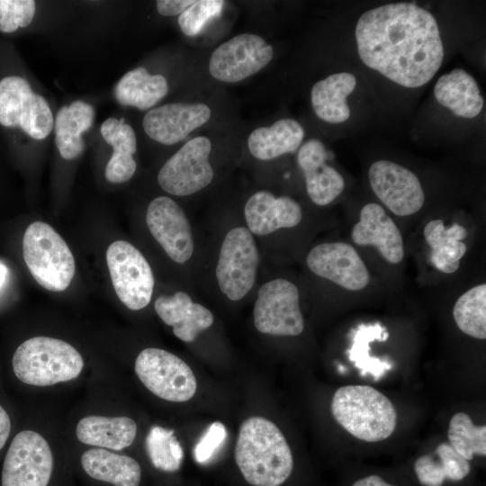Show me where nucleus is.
I'll list each match as a JSON object with an SVG mask.
<instances>
[{
    "mask_svg": "<svg viewBox=\"0 0 486 486\" xmlns=\"http://www.w3.org/2000/svg\"><path fill=\"white\" fill-rule=\"evenodd\" d=\"M273 56L272 46L262 37L241 33L215 49L209 71L219 81L236 83L259 72Z\"/></svg>",
    "mask_w": 486,
    "mask_h": 486,
    "instance_id": "ddd939ff",
    "label": "nucleus"
},
{
    "mask_svg": "<svg viewBox=\"0 0 486 486\" xmlns=\"http://www.w3.org/2000/svg\"><path fill=\"white\" fill-rule=\"evenodd\" d=\"M211 140L198 136L188 140L161 167L160 187L176 196H186L206 187L214 176L209 162Z\"/></svg>",
    "mask_w": 486,
    "mask_h": 486,
    "instance_id": "f8f14e48",
    "label": "nucleus"
},
{
    "mask_svg": "<svg viewBox=\"0 0 486 486\" xmlns=\"http://www.w3.org/2000/svg\"><path fill=\"white\" fill-rule=\"evenodd\" d=\"M146 220L149 231L172 260L183 264L192 256L191 226L174 200L166 196L153 199L148 206Z\"/></svg>",
    "mask_w": 486,
    "mask_h": 486,
    "instance_id": "dca6fc26",
    "label": "nucleus"
},
{
    "mask_svg": "<svg viewBox=\"0 0 486 486\" xmlns=\"http://www.w3.org/2000/svg\"><path fill=\"white\" fill-rule=\"evenodd\" d=\"M0 127L9 137L23 135L35 140L46 139L54 127L47 100L16 72L0 74Z\"/></svg>",
    "mask_w": 486,
    "mask_h": 486,
    "instance_id": "39448f33",
    "label": "nucleus"
},
{
    "mask_svg": "<svg viewBox=\"0 0 486 486\" xmlns=\"http://www.w3.org/2000/svg\"><path fill=\"white\" fill-rule=\"evenodd\" d=\"M304 138L302 125L293 119H281L267 127L254 130L248 140L250 153L257 159L271 160L294 153Z\"/></svg>",
    "mask_w": 486,
    "mask_h": 486,
    "instance_id": "cd10ccee",
    "label": "nucleus"
},
{
    "mask_svg": "<svg viewBox=\"0 0 486 486\" xmlns=\"http://www.w3.org/2000/svg\"><path fill=\"white\" fill-rule=\"evenodd\" d=\"M436 101L455 116L476 117L482 110L483 97L475 79L462 68L441 76L434 87Z\"/></svg>",
    "mask_w": 486,
    "mask_h": 486,
    "instance_id": "b1692460",
    "label": "nucleus"
},
{
    "mask_svg": "<svg viewBox=\"0 0 486 486\" xmlns=\"http://www.w3.org/2000/svg\"><path fill=\"white\" fill-rule=\"evenodd\" d=\"M352 486H394L389 484L378 475H369L356 481Z\"/></svg>",
    "mask_w": 486,
    "mask_h": 486,
    "instance_id": "a19ab883",
    "label": "nucleus"
},
{
    "mask_svg": "<svg viewBox=\"0 0 486 486\" xmlns=\"http://www.w3.org/2000/svg\"><path fill=\"white\" fill-rule=\"evenodd\" d=\"M155 310L174 335L184 342H193L198 334L210 328L213 315L202 304L194 302L184 292L161 295L155 302Z\"/></svg>",
    "mask_w": 486,
    "mask_h": 486,
    "instance_id": "412c9836",
    "label": "nucleus"
},
{
    "mask_svg": "<svg viewBox=\"0 0 486 486\" xmlns=\"http://www.w3.org/2000/svg\"><path fill=\"white\" fill-rule=\"evenodd\" d=\"M194 3L193 0H158L156 6L161 15L175 16L180 15Z\"/></svg>",
    "mask_w": 486,
    "mask_h": 486,
    "instance_id": "58836bf2",
    "label": "nucleus"
},
{
    "mask_svg": "<svg viewBox=\"0 0 486 486\" xmlns=\"http://www.w3.org/2000/svg\"><path fill=\"white\" fill-rule=\"evenodd\" d=\"M167 92L164 76L152 75L140 67L128 71L116 84L113 94L120 104L143 111L155 106Z\"/></svg>",
    "mask_w": 486,
    "mask_h": 486,
    "instance_id": "c756f323",
    "label": "nucleus"
},
{
    "mask_svg": "<svg viewBox=\"0 0 486 486\" xmlns=\"http://www.w3.org/2000/svg\"><path fill=\"white\" fill-rule=\"evenodd\" d=\"M418 482L423 486H442L446 479L461 481L470 471V464L449 443H441L434 453L421 455L414 464Z\"/></svg>",
    "mask_w": 486,
    "mask_h": 486,
    "instance_id": "7c9ffc66",
    "label": "nucleus"
},
{
    "mask_svg": "<svg viewBox=\"0 0 486 486\" xmlns=\"http://www.w3.org/2000/svg\"><path fill=\"white\" fill-rule=\"evenodd\" d=\"M35 14L33 0H0V32L13 34L27 28Z\"/></svg>",
    "mask_w": 486,
    "mask_h": 486,
    "instance_id": "c9c22d12",
    "label": "nucleus"
},
{
    "mask_svg": "<svg viewBox=\"0 0 486 486\" xmlns=\"http://www.w3.org/2000/svg\"><path fill=\"white\" fill-rule=\"evenodd\" d=\"M11 430V420L7 412L0 405V449L6 443Z\"/></svg>",
    "mask_w": 486,
    "mask_h": 486,
    "instance_id": "ea45409f",
    "label": "nucleus"
},
{
    "mask_svg": "<svg viewBox=\"0 0 486 486\" xmlns=\"http://www.w3.org/2000/svg\"><path fill=\"white\" fill-rule=\"evenodd\" d=\"M95 111L92 104L76 100L63 105L54 119L55 144L66 160L77 158L85 149L84 132L93 126Z\"/></svg>",
    "mask_w": 486,
    "mask_h": 486,
    "instance_id": "5701e85b",
    "label": "nucleus"
},
{
    "mask_svg": "<svg viewBox=\"0 0 486 486\" xmlns=\"http://www.w3.org/2000/svg\"><path fill=\"white\" fill-rule=\"evenodd\" d=\"M6 274H7L6 266L4 264L0 263V288L2 287V285L4 284L5 281Z\"/></svg>",
    "mask_w": 486,
    "mask_h": 486,
    "instance_id": "79ce46f5",
    "label": "nucleus"
},
{
    "mask_svg": "<svg viewBox=\"0 0 486 486\" xmlns=\"http://www.w3.org/2000/svg\"><path fill=\"white\" fill-rule=\"evenodd\" d=\"M25 264L36 282L51 292L65 291L75 274V259L65 240L49 224L35 221L22 240Z\"/></svg>",
    "mask_w": 486,
    "mask_h": 486,
    "instance_id": "423d86ee",
    "label": "nucleus"
},
{
    "mask_svg": "<svg viewBox=\"0 0 486 486\" xmlns=\"http://www.w3.org/2000/svg\"><path fill=\"white\" fill-rule=\"evenodd\" d=\"M452 447L467 461L474 455H486V426H476L464 412L454 414L448 428Z\"/></svg>",
    "mask_w": 486,
    "mask_h": 486,
    "instance_id": "72a5a7b5",
    "label": "nucleus"
},
{
    "mask_svg": "<svg viewBox=\"0 0 486 486\" xmlns=\"http://www.w3.org/2000/svg\"><path fill=\"white\" fill-rule=\"evenodd\" d=\"M331 412L344 429L366 442L384 440L396 428L397 412L392 401L367 385L338 388L332 398Z\"/></svg>",
    "mask_w": 486,
    "mask_h": 486,
    "instance_id": "7ed1b4c3",
    "label": "nucleus"
},
{
    "mask_svg": "<svg viewBox=\"0 0 486 486\" xmlns=\"http://www.w3.org/2000/svg\"><path fill=\"white\" fill-rule=\"evenodd\" d=\"M368 178L374 194L395 215L410 216L422 208L424 190L410 169L390 160H378L371 165Z\"/></svg>",
    "mask_w": 486,
    "mask_h": 486,
    "instance_id": "4468645a",
    "label": "nucleus"
},
{
    "mask_svg": "<svg viewBox=\"0 0 486 486\" xmlns=\"http://www.w3.org/2000/svg\"><path fill=\"white\" fill-rule=\"evenodd\" d=\"M258 263V250L249 230H230L221 244L216 266L220 291L231 301L245 297L256 282Z\"/></svg>",
    "mask_w": 486,
    "mask_h": 486,
    "instance_id": "6e6552de",
    "label": "nucleus"
},
{
    "mask_svg": "<svg viewBox=\"0 0 486 486\" xmlns=\"http://www.w3.org/2000/svg\"><path fill=\"white\" fill-rule=\"evenodd\" d=\"M53 455L46 439L23 430L13 439L2 469V486H48Z\"/></svg>",
    "mask_w": 486,
    "mask_h": 486,
    "instance_id": "9b49d317",
    "label": "nucleus"
},
{
    "mask_svg": "<svg viewBox=\"0 0 486 486\" xmlns=\"http://www.w3.org/2000/svg\"><path fill=\"white\" fill-rule=\"evenodd\" d=\"M104 141L112 148V156L105 166V178L112 184L130 180L136 171L133 154L137 150V140L132 127L123 119H106L100 127Z\"/></svg>",
    "mask_w": 486,
    "mask_h": 486,
    "instance_id": "4be33fe9",
    "label": "nucleus"
},
{
    "mask_svg": "<svg viewBox=\"0 0 486 486\" xmlns=\"http://www.w3.org/2000/svg\"><path fill=\"white\" fill-rule=\"evenodd\" d=\"M12 363L16 377L35 386H50L75 379L84 367L83 358L74 346L50 337H34L22 343Z\"/></svg>",
    "mask_w": 486,
    "mask_h": 486,
    "instance_id": "20e7f679",
    "label": "nucleus"
},
{
    "mask_svg": "<svg viewBox=\"0 0 486 486\" xmlns=\"http://www.w3.org/2000/svg\"><path fill=\"white\" fill-rule=\"evenodd\" d=\"M244 214L249 231L259 236L295 227L302 218L301 205L295 200L275 197L268 191L254 194L245 205Z\"/></svg>",
    "mask_w": 486,
    "mask_h": 486,
    "instance_id": "aec40b11",
    "label": "nucleus"
},
{
    "mask_svg": "<svg viewBox=\"0 0 486 486\" xmlns=\"http://www.w3.org/2000/svg\"><path fill=\"white\" fill-rule=\"evenodd\" d=\"M145 443L147 454L155 468L168 472L180 469L184 451L173 430L153 426Z\"/></svg>",
    "mask_w": 486,
    "mask_h": 486,
    "instance_id": "f704fd0d",
    "label": "nucleus"
},
{
    "mask_svg": "<svg viewBox=\"0 0 486 486\" xmlns=\"http://www.w3.org/2000/svg\"><path fill=\"white\" fill-rule=\"evenodd\" d=\"M387 337L385 328L378 324L359 327L348 355L362 376L370 374L375 381H379L392 368L389 361L369 356V342L374 339L385 340Z\"/></svg>",
    "mask_w": 486,
    "mask_h": 486,
    "instance_id": "473e14b6",
    "label": "nucleus"
},
{
    "mask_svg": "<svg viewBox=\"0 0 486 486\" xmlns=\"http://www.w3.org/2000/svg\"><path fill=\"white\" fill-rule=\"evenodd\" d=\"M224 1L201 0L187 8L178 16L182 32L189 37L197 35L213 18L220 15Z\"/></svg>",
    "mask_w": 486,
    "mask_h": 486,
    "instance_id": "e433bc0d",
    "label": "nucleus"
},
{
    "mask_svg": "<svg viewBox=\"0 0 486 486\" xmlns=\"http://www.w3.org/2000/svg\"><path fill=\"white\" fill-rule=\"evenodd\" d=\"M351 238L358 246L374 247L392 265L400 263L404 257L402 235L394 221L377 203L370 202L363 206L359 220L352 228Z\"/></svg>",
    "mask_w": 486,
    "mask_h": 486,
    "instance_id": "a211bd4d",
    "label": "nucleus"
},
{
    "mask_svg": "<svg viewBox=\"0 0 486 486\" xmlns=\"http://www.w3.org/2000/svg\"><path fill=\"white\" fill-rule=\"evenodd\" d=\"M227 429L221 422L212 423L194 448L196 462L206 463L227 438Z\"/></svg>",
    "mask_w": 486,
    "mask_h": 486,
    "instance_id": "4c0bfd02",
    "label": "nucleus"
},
{
    "mask_svg": "<svg viewBox=\"0 0 486 486\" xmlns=\"http://www.w3.org/2000/svg\"><path fill=\"white\" fill-rule=\"evenodd\" d=\"M211 115L210 107L202 103L166 104L149 110L144 115L142 126L153 140L174 145L206 123Z\"/></svg>",
    "mask_w": 486,
    "mask_h": 486,
    "instance_id": "f3484780",
    "label": "nucleus"
},
{
    "mask_svg": "<svg viewBox=\"0 0 486 486\" xmlns=\"http://www.w3.org/2000/svg\"><path fill=\"white\" fill-rule=\"evenodd\" d=\"M81 464L93 479L114 486H139L140 482V465L128 455L118 454L103 448H92L82 454Z\"/></svg>",
    "mask_w": 486,
    "mask_h": 486,
    "instance_id": "c85d7f7f",
    "label": "nucleus"
},
{
    "mask_svg": "<svg viewBox=\"0 0 486 486\" xmlns=\"http://www.w3.org/2000/svg\"><path fill=\"white\" fill-rule=\"evenodd\" d=\"M324 144L316 139L306 141L299 149L297 162L302 169L310 199L325 206L340 195L345 188L343 176L326 163Z\"/></svg>",
    "mask_w": 486,
    "mask_h": 486,
    "instance_id": "6ab92c4d",
    "label": "nucleus"
},
{
    "mask_svg": "<svg viewBox=\"0 0 486 486\" xmlns=\"http://www.w3.org/2000/svg\"><path fill=\"white\" fill-rule=\"evenodd\" d=\"M355 33L361 60L405 87L429 82L444 59L436 18L413 3L387 4L366 11Z\"/></svg>",
    "mask_w": 486,
    "mask_h": 486,
    "instance_id": "f257e3e1",
    "label": "nucleus"
},
{
    "mask_svg": "<svg viewBox=\"0 0 486 486\" xmlns=\"http://www.w3.org/2000/svg\"><path fill=\"white\" fill-rule=\"evenodd\" d=\"M134 368L144 386L163 400L184 402L196 392L197 382L190 366L164 349H143L136 358Z\"/></svg>",
    "mask_w": 486,
    "mask_h": 486,
    "instance_id": "0eeeda50",
    "label": "nucleus"
},
{
    "mask_svg": "<svg viewBox=\"0 0 486 486\" xmlns=\"http://www.w3.org/2000/svg\"><path fill=\"white\" fill-rule=\"evenodd\" d=\"M356 86V76L348 72L332 74L315 83L310 91L315 114L329 123L346 122L350 117L346 98Z\"/></svg>",
    "mask_w": 486,
    "mask_h": 486,
    "instance_id": "393cba45",
    "label": "nucleus"
},
{
    "mask_svg": "<svg viewBox=\"0 0 486 486\" xmlns=\"http://www.w3.org/2000/svg\"><path fill=\"white\" fill-rule=\"evenodd\" d=\"M76 434L86 445L122 450L133 443L137 425L128 417L87 416L77 423Z\"/></svg>",
    "mask_w": 486,
    "mask_h": 486,
    "instance_id": "bb28decb",
    "label": "nucleus"
},
{
    "mask_svg": "<svg viewBox=\"0 0 486 486\" xmlns=\"http://www.w3.org/2000/svg\"><path fill=\"white\" fill-rule=\"evenodd\" d=\"M338 369L340 373H345L346 371V369L343 367V365H339Z\"/></svg>",
    "mask_w": 486,
    "mask_h": 486,
    "instance_id": "37998d69",
    "label": "nucleus"
},
{
    "mask_svg": "<svg viewBox=\"0 0 486 486\" xmlns=\"http://www.w3.org/2000/svg\"><path fill=\"white\" fill-rule=\"evenodd\" d=\"M106 262L120 301L132 310L145 308L152 297L154 276L140 250L129 242L114 241L107 248Z\"/></svg>",
    "mask_w": 486,
    "mask_h": 486,
    "instance_id": "1a4fd4ad",
    "label": "nucleus"
},
{
    "mask_svg": "<svg viewBox=\"0 0 486 486\" xmlns=\"http://www.w3.org/2000/svg\"><path fill=\"white\" fill-rule=\"evenodd\" d=\"M467 230L454 223L446 227L442 220H432L424 228V237L430 247V261L440 272L452 274L460 266V261L467 251L463 242Z\"/></svg>",
    "mask_w": 486,
    "mask_h": 486,
    "instance_id": "a878e982",
    "label": "nucleus"
},
{
    "mask_svg": "<svg viewBox=\"0 0 486 486\" xmlns=\"http://www.w3.org/2000/svg\"><path fill=\"white\" fill-rule=\"evenodd\" d=\"M253 315L256 328L264 334L298 336L304 329L298 288L286 279L277 278L260 287Z\"/></svg>",
    "mask_w": 486,
    "mask_h": 486,
    "instance_id": "9d476101",
    "label": "nucleus"
},
{
    "mask_svg": "<svg viewBox=\"0 0 486 486\" xmlns=\"http://www.w3.org/2000/svg\"><path fill=\"white\" fill-rule=\"evenodd\" d=\"M235 460L244 479L253 486H280L291 475L293 458L281 430L262 417L240 426Z\"/></svg>",
    "mask_w": 486,
    "mask_h": 486,
    "instance_id": "f03ea898",
    "label": "nucleus"
},
{
    "mask_svg": "<svg viewBox=\"0 0 486 486\" xmlns=\"http://www.w3.org/2000/svg\"><path fill=\"white\" fill-rule=\"evenodd\" d=\"M306 263L310 270L348 291H361L370 281L368 269L348 243L327 242L314 247Z\"/></svg>",
    "mask_w": 486,
    "mask_h": 486,
    "instance_id": "2eb2a0df",
    "label": "nucleus"
},
{
    "mask_svg": "<svg viewBox=\"0 0 486 486\" xmlns=\"http://www.w3.org/2000/svg\"><path fill=\"white\" fill-rule=\"evenodd\" d=\"M453 317L458 328L477 338H486V284L475 285L455 302Z\"/></svg>",
    "mask_w": 486,
    "mask_h": 486,
    "instance_id": "2f4dec72",
    "label": "nucleus"
}]
</instances>
